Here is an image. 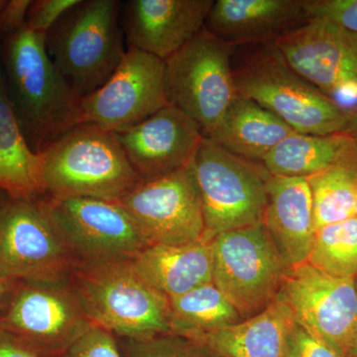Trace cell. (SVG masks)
I'll return each mask as SVG.
<instances>
[{
    "label": "cell",
    "mask_w": 357,
    "mask_h": 357,
    "mask_svg": "<svg viewBox=\"0 0 357 357\" xmlns=\"http://www.w3.org/2000/svg\"><path fill=\"white\" fill-rule=\"evenodd\" d=\"M0 64L9 102L35 154L81 124V98L49 57L46 34L25 26L4 37Z\"/></svg>",
    "instance_id": "6da1fadb"
},
{
    "label": "cell",
    "mask_w": 357,
    "mask_h": 357,
    "mask_svg": "<svg viewBox=\"0 0 357 357\" xmlns=\"http://www.w3.org/2000/svg\"><path fill=\"white\" fill-rule=\"evenodd\" d=\"M232 72L237 96L261 105L296 132L347 131L349 110L296 72L274 42L234 47Z\"/></svg>",
    "instance_id": "7a4b0ae2"
},
{
    "label": "cell",
    "mask_w": 357,
    "mask_h": 357,
    "mask_svg": "<svg viewBox=\"0 0 357 357\" xmlns=\"http://www.w3.org/2000/svg\"><path fill=\"white\" fill-rule=\"evenodd\" d=\"M40 156L43 196L117 202L139 182L114 132L82 123Z\"/></svg>",
    "instance_id": "3957f363"
},
{
    "label": "cell",
    "mask_w": 357,
    "mask_h": 357,
    "mask_svg": "<svg viewBox=\"0 0 357 357\" xmlns=\"http://www.w3.org/2000/svg\"><path fill=\"white\" fill-rule=\"evenodd\" d=\"M121 20V1L79 0L47 32L49 57L79 98L102 88L123 60Z\"/></svg>",
    "instance_id": "277c9868"
},
{
    "label": "cell",
    "mask_w": 357,
    "mask_h": 357,
    "mask_svg": "<svg viewBox=\"0 0 357 357\" xmlns=\"http://www.w3.org/2000/svg\"><path fill=\"white\" fill-rule=\"evenodd\" d=\"M69 280L93 325L128 340L170 333V300L134 270L132 262L77 265Z\"/></svg>",
    "instance_id": "5b68a950"
},
{
    "label": "cell",
    "mask_w": 357,
    "mask_h": 357,
    "mask_svg": "<svg viewBox=\"0 0 357 357\" xmlns=\"http://www.w3.org/2000/svg\"><path fill=\"white\" fill-rule=\"evenodd\" d=\"M192 166L208 241L222 232L263 223L269 173L261 165L239 158L204 137Z\"/></svg>",
    "instance_id": "8992f818"
},
{
    "label": "cell",
    "mask_w": 357,
    "mask_h": 357,
    "mask_svg": "<svg viewBox=\"0 0 357 357\" xmlns=\"http://www.w3.org/2000/svg\"><path fill=\"white\" fill-rule=\"evenodd\" d=\"M234 49L204 28L165 61L169 103L196 122L204 137L218 128L237 98Z\"/></svg>",
    "instance_id": "52a82bcc"
},
{
    "label": "cell",
    "mask_w": 357,
    "mask_h": 357,
    "mask_svg": "<svg viewBox=\"0 0 357 357\" xmlns=\"http://www.w3.org/2000/svg\"><path fill=\"white\" fill-rule=\"evenodd\" d=\"M213 283L244 319L276 300L289 268L263 223L211 239Z\"/></svg>",
    "instance_id": "ba28073f"
},
{
    "label": "cell",
    "mask_w": 357,
    "mask_h": 357,
    "mask_svg": "<svg viewBox=\"0 0 357 357\" xmlns=\"http://www.w3.org/2000/svg\"><path fill=\"white\" fill-rule=\"evenodd\" d=\"M76 265L42 197L6 199L0 208V278L67 280Z\"/></svg>",
    "instance_id": "9c48e42d"
},
{
    "label": "cell",
    "mask_w": 357,
    "mask_h": 357,
    "mask_svg": "<svg viewBox=\"0 0 357 357\" xmlns=\"http://www.w3.org/2000/svg\"><path fill=\"white\" fill-rule=\"evenodd\" d=\"M42 199L77 265L132 261L149 246L133 218L117 202Z\"/></svg>",
    "instance_id": "30bf717a"
},
{
    "label": "cell",
    "mask_w": 357,
    "mask_h": 357,
    "mask_svg": "<svg viewBox=\"0 0 357 357\" xmlns=\"http://www.w3.org/2000/svg\"><path fill=\"white\" fill-rule=\"evenodd\" d=\"M0 326L36 349L58 357L93 326L69 279L20 281Z\"/></svg>",
    "instance_id": "8fae6325"
},
{
    "label": "cell",
    "mask_w": 357,
    "mask_h": 357,
    "mask_svg": "<svg viewBox=\"0 0 357 357\" xmlns=\"http://www.w3.org/2000/svg\"><path fill=\"white\" fill-rule=\"evenodd\" d=\"M277 299L298 325L347 356L357 332L354 278L331 276L304 262L289 268Z\"/></svg>",
    "instance_id": "7c38bea8"
},
{
    "label": "cell",
    "mask_w": 357,
    "mask_h": 357,
    "mask_svg": "<svg viewBox=\"0 0 357 357\" xmlns=\"http://www.w3.org/2000/svg\"><path fill=\"white\" fill-rule=\"evenodd\" d=\"M117 203L133 218L149 245H182L206 239L192 164L162 177L139 181Z\"/></svg>",
    "instance_id": "4fadbf2b"
},
{
    "label": "cell",
    "mask_w": 357,
    "mask_h": 357,
    "mask_svg": "<svg viewBox=\"0 0 357 357\" xmlns=\"http://www.w3.org/2000/svg\"><path fill=\"white\" fill-rule=\"evenodd\" d=\"M289 65L344 109L357 107V33L309 20L274 41Z\"/></svg>",
    "instance_id": "5bb4252c"
},
{
    "label": "cell",
    "mask_w": 357,
    "mask_h": 357,
    "mask_svg": "<svg viewBox=\"0 0 357 357\" xmlns=\"http://www.w3.org/2000/svg\"><path fill=\"white\" fill-rule=\"evenodd\" d=\"M168 105L165 61L128 49L109 81L95 93L81 98V124H96L112 132H121Z\"/></svg>",
    "instance_id": "9a60e30c"
},
{
    "label": "cell",
    "mask_w": 357,
    "mask_h": 357,
    "mask_svg": "<svg viewBox=\"0 0 357 357\" xmlns=\"http://www.w3.org/2000/svg\"><path fill=\"white\" fill-rule=\"evenodd\" d=\"M115 136L142 181L191 165L204 138L196 122L172 105Z\"/></svg>",
    "instance_id": "2e32d148"
},
{
    "label": "cell",
    "mask_w": 357,
    "mask_h": 357,
    "mask_svg": "<svg viewBox=\"0 0 357 357\" xmlns=\"http://www.w3.org/2000/svg\"><path fill=\"white\" fill-rule=\"evenodd\" d=\"M213 0H128L121 4L128 49L166 61L204 28Z\"/></svg>",
    "instance_id": "e0dca14e"
},
{
    "label": "cell",
    "mask_w": 357,
    "mask_h": 357,
    "mask_svg": "<svg viewBox=\"0 0 357 357\" xmlns=\"http://www.w3.org/2000/svg\"><path fill=\"white\" fill-rule=\"evenodd\" d=\"M307 20L302 0H215L204 28L237 47L274 42Z\"/></svg>",
    "instance_id": "ac0fdd59"
},
{
    "label": "cell",
    "mask_w": 357,
    "mask_h": 357,
    "mask_svg": "<svg viewBox=\"0 0 357 357\" xmlns=\"http://www.w3.org/2000/svg\"><path fill=\"white\" fill-rule=\"evenodd\" d=\"M263 225L288 267L307 262L316 227L306 178L269 174Z\"/></svg>",
    "instance_id": "d6986e66"
},
{
    "label": "cell",
    "mask_w": 357,
    "mask_h": 357,
    "mask_svg": "<svg viewBox=\"0 0 357 357\" xmlns=\"http://www.w3.org/2000/svg\"><path fill=\"white\" fill-rule=\"evenodd\" d=\"M134 270L169 300L213 282L211 241L149 245L132 260Z\"/></svg>",
    "instance_id": "ffe728a7"
},
{
    "label": "cell",
    "mask_w": 357,
    "mask_h": 357,
    "mask_svg": "<svg viewBox=\"0 0 357 357\" xmlns=\"http://www.w3.org/2000/svg\"><path fill=\"white\" fill-rule=\"evenodd\" d=\"M295 132L261 105L237 96L218 128L206 138L239 158L262 166L267 155Z\"/></svg>",
    "instance_id": "44dd1931"
},
{
    "label": "cell",
    "mask_w": 357,
    "mask_h": 357,
    "mask_svg": "<svg viewBox=\"0 0 357 357\" xmlns=\"http://www.w3.org/2000/svg\"><path fill=\"white\" fill-rule=\"evenodd\" d=\"M294 319L278 299L261 312L204 337L213 357H287Z\"/></svg>",
    "instance_id": "7402d4cb"
},
{
    "label": "cell",
    "mask_w": 357,
    "mask_h": 357,
    "mask_svg": "<svg viewBox=\"0 0 357 357\" xmlns=\"http://www.w3.org/2000/svg\"><path fill=\"white\" fill-rule=\"evenodd\" d=\"M0 192L10 199L43 196L40 156L28 144L14 114L0 64Z\"/></svg>",
    "instance_id": "603a6c76"
},
{
    "label": "cell",
    "mask_w": 357,
    "mask_h": 357,
    "mask_svg": "<svg viewBox=\"0 0 357 357\" xmlns=\"http://www.w3.org/2000/svg\"><path fill=\"white\" fill-rule=\"evenodd\" d=\"M243 319L213 282L170 300L171 333L197 342Z\"/></svg>",
    "instance_id": "cb8c5ba5"
},
{
    "label": "cell",
    "mask_w": 357,
    "mask_h": 357,
    "mask_svg": "<svg viewBox=\"0 0 357 357\" xmlns=\"http://www.w3.org/2000/svg\"><path fill=\"white\" fill-rule=\"evenodd\" d=\"M354 141L347 132L328 135L295 132L267 155L262 167L271 175L307 178L332 165Z\"/></svg>",
    "instance_id": "d4e9b609"
},
{
    "label": "cell",
    "mask_w": 357,
    "mask_h": 357,
    "mask_svg": "<svg viewBox=\"0 0 357 357\" xmlns=\"http://www.w3.org/2000/svg\"><path fill=\"white\" fill-rule=\"evenodd\" d=\"M311 190L316 230L356 215L357 143H351L335 162L307 178Z\"/></svg>",
    "instance_id": "484cf974"
},
{
    "label": "cell",
    "mask_w": 357,
    "mask_h": 357,
    "mask_svg": "<svg viewBox=\"0 0 357 357\" xmlns=\"http://www.w3.org/2000/svg\"><path fill=\"white\" fill-rule=\"evenodd\" d=\"M333 277L357 276V218L330 223L316 230L307 261Z\"/></svg>",
    "instance_id": "4316f807"
},
{
    "label": "cell",
    "mask_w": 357,
    "mask_h": 357,
    "mask_svg": "<svg viewBox=\"0 0 357 357\" xmlns=\"http://www.w3.org/2000/svg\"><path fill=\"white\" fill-rule=\"evenodd\" d=\"M122 340L124 357H213L203 344L171 333L146 340Z\"/></svg>",
    "instance_id": "83f0119b"
},
{
    "label": "cell",
    "mask_w": 357,
    "mask_h": 357,
    "mask_svg": "<svg viewBox=\"0 0 357 357\" xmlns=\"http://www.w3.org/2000/svg\"><path fill=\"white\" fill-rule=\"evenodd\" d=\"M307 20L328 21L357 33V0H302Z\"/></svg>",
    "instance_id": "f1b7e54d"
},
{
    "label": "cell",
    "mask_w": 357,
    "mask_h": 357,
    "mask_svg": "<svg viewBox=\"0 0 357 357\" xmlns=\"http://www.w3.org/2000/svg\"><path fill=\"white\" fill-rule=\"evenodd\" d=\"M58 357H124L114 333L93 325Z\"/></svg>",
    "instance_id": "f546056e"
},
{
    "label": "cell",
    "mask_w": 357,
    "mask_h": 357,
    "mask_svg": "<svg viewBox=\"0 0 357 357\" xmlns=\"http://www.w3.org/2000/svg\"><path fill=\"white\" fill-rule=\"evenodd\" d=\"M77 2L79 0H34L28 10L26 27L32 31L47 34Z\"/></svg>",
    "instance_id": "4dcf8cb0"
},
{
    "label": "cell",
    "mask_w": 357,
    "mask_h": 357,
    "mask_svg": "<svg viewBox=\"0 0 357 357\" xmlns=\"http://www.w3.org/2000/svg\"><path fill=\"white\" fill-rule=\"evenodd\" d=\"M287 357H342L294 321L288 337Z\"/></svg>",
    "instance_id": "1f68e13d"
},
{
    "label": "cell",
    "mask_w": 357,
    "mask_h": 357,
    "mask_svg": "<svg viewBox=\"0 0 357 357\" xmlns=\"http://www.w3.org/2000/svg\"><path fill=\"white\" fill-rule=\"evenodd\" d=\"M33 0H6L0 10V37L20 31L26 26L28 10Z\"/></svg>",
    "instance_id": "d6a6232c"
},
{
    "label": "cell",
    "mask_w": 357,
    "mask_h": 357,
    "mask_svg": "<svg viewBox=\"0 0 357 357\" xmlns=\"http://www.w3.org/2000/svg\"><path fill=\"white\" fill-rule=\"evenodd\" d=\"M0 357H43L36 349L0 326Z\"/></svg>",
    "instance_id": "836d02e7"
},
{
    "label": "cell",
    "mask_w": 357,
    "mask_h": 357,
    "mask_svg": "<svg viewBox=\"0 0 357 357\" xmlns=\"http://www.w3.org/2000/svg\"><path fill=\"white\" fill-rule=\"evenodd\" d=\"M20 281L11 278H0V314L4 311L11 296Z\"/></svg>",
    "instance_id": "e575fe53"
},
{
    "label": "cell",
    "mask_w": 357,
    "mask_h": 357,
    "mask_svg": "<svg viewBox=\"0 0 357 357\" xmlns=\"http://www.w3.org/2000/svg\"><path fill=\"white\" fill-rule=\"evenodd\" d=\"M345 132L349 133L357 143V107L349 110V124Z\"/></svg>",
    "instance_id": "d590c367"
},
{
    "label": "cell",
    "mask_w": 357,
    "mask_h": 357,
    "mask_svg": "<svg viewBox=\"0 0 357 357\" xmlns=\"http://www.w3.org/2000/svg\"><path fill=\"white\" fill-rule=\"evenodd\" d=\"M347 357H357V332L356 333V337L354 338V342H352L351 349H349V354H347Z\"/></svg>",
    "instance_id": "8d00e7d4"
},
{
    "label": "cell",
    "mask_w": 357,
    "mask_h": 357,
    "mask_svg": "<svg viewBox=\"0 0 357 357\" xmlns=\"http://www.w3.org/2000/svg\"><path fill=\"white\" fill-rule=\"evenodd\" d=\"M7 199H8V197H7L6 194H3V192H0V208H2V206L6 203Z\"/></svg>",
    "instance_id": "74e56055"
},
{
    "label": "cell",
    "mask_w": 357,
    "mask_h": 357,
    "mask_svg": "<svg viewBox=\"0 0 357 357\" xmlns=\"http://www.w3.org/2000/svg\"><path fill=\"white\" fill-rule=\"evenodd\" d=\"M6 0H0V10H1L2 7L6 4Z\"/></svg>",
    "instance_id": "f35d334b"
},
{
    "label": "cell",
    "mask_w": 357,
    "mask_h": 357,
    "mask_svg": "<svg viewBox=\"0 0 357 357\" xmlns=\"http://www.w3.org/2000/svg\"><path fill=\"white\" fill-rule=\"evenodd\" d=\"M354 284H356V292H357V276L354 278Z\"/></svg>",
    "instance_id": "ab89813d"
},
{
    "label": "cell",
    "mask_w": 357,
    "mask_h": 357,
    "mask_svg": "<svg viewBox=\"0 0 357 357\" xmlns=\"http://www.w3.org/2000/svg\"><path fill=\"white\" fill-rule=\"evenodd\" d=\"M356 217L357 218V198H356Z\"/></svg>",
    "instance_id": "60d3db41"
},
{
    "label": "cell",
    "mask_w": 357,
    "mask_h": 357,
    "mask_svg": "<svg viewBox=\"0 0 357 357\" xmlns=\"http://www.w3.org/2000/svg\"><path fill=\"white\" fill-rule=\"evenodd\" d=\"M1 42H2V37H0V51H1Z\"/></svg>",
    "instance_id": "b9f144b4"
}]
</instances>
